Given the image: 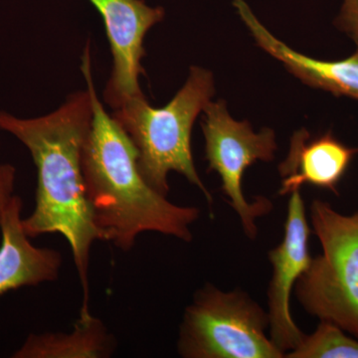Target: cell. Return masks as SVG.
I'll return each mask as SVG.
<instances>
[{"label": "cell", "mask_w": 358, "mask_h": 358, "mask_svg": "<svg viewBox=\"0 0 358 358\" xmlns=\"http://www.w3.org/2000/svg\"><path fill=\"white\" fill-rule=\"evenodd\" d=\"M93 117L88 89L76 92L58 110L33 119L0 112V129L13 134L29 150L37 169L35 208L23 219L30 238L58 233L67 240L89 306L91 247L103 240L94 222L86 192L82 150Z\"/></svg>", "instance_id": "obj_1"}, {"label": "cell", "mask_w": 358, "mask_h": 358, "mask_svg": "<svg viewBox=\"0 0 358 358\" xmlns=\"http://www.w3.org/2000/svg\"><path fill=\"white\" fill-rule=\"evenodd\" d=\"M93 107L91 128L82 150L85 192L103 241L129 252L148 231L190 242L196 207L179 206L148 185L138 169V152L129 134L110 117L96 95L90 42L82 56Z\"/></svg>", "instance_id": "obj_2"}, {"label": "cell", "mask_w": 358, "mask_h": 358, "mask_svg": "<svg viewBox=\"0 0 358 358\" xmlns=\"http://www.w3.org/2000/svg\"><path fill=\"white\" fill-rule=\"evenodd\" d=\"M214 93L212 73L192 66L185 86L164 107L152 108L141 95L115 110L113 117L138 150L141 176L160 194H169L167 176L176 171L199 188L210 206L213 204L210 192L195 169L192 134L195 120Z\"/></svg>", "instance_id": "obj_3"}, {"label": "cell", "mask_w": 358, "mask_h": 358, "mask_svg": "<svg viewBox=\"0 0 358 358\" xmlns=\"http://www.w3.org/2000/svg\"><path fill=\"white\" fill-rule=\"evenodd\" d=\"M310 222L322 247L296 284L306 312L358 339V212L343 215L313 200Z\"/></svg>", "instance_id": "obj_4"}, {"label": "cell", "mask_w": 358, "mask_h": 358, "mask_svg": "<svg viewBox=\"0 0 358 358\" xmlns=\"http://www.w3.org/2000/svg\"><path fill=\"white\" fill-rule=\"evenodd\" d=\"M266 313L249 294L204 285L186 308L178 350L185 358H282L266 334Z\"/></svg>", "instance_id": "obj_5"}, {"label": "cell", "mask_w": 358, "mask_h": 358, "mask_svg": "<svg viewBox=\"0 0 358 358\" xmlns=\"http://www.w3.org/2000/svg\"><path fill=\"white\" fill-rule=\"evenodd\" d=\"M203 113L201 126L208 171L219 174L222 192L239 216L245 234L255 239L258 234L256 221L270 213L273 204L263 196L249 202L242 190V180L246 169L258 160L268 162L274 159L277 150L274 131L264 129L255 133L249 122H238L231 117L225 101H210Z\"/></svg>", "instance_id": "obj_6"}, {"label": "cell", "mask_w": 358, "mask_h": 358, "mask_svg": "<svg viewBox=\"0 0 358 358\" xmlns=\"http://www.w3.org/2000/svg\"><path fill=\"white\" fill-rule=\"evenodd\" d=\"M310 233L305 202L300 190H296L289 197L282 241L268 252V260L273 266L268 289L271 341L285 355L300 345L306 336L292 317L289 299L312 261L308 251Z\"/></svg>", "instance_id": "obj_7"}, {"label": "cell", "mask_w": 358, "mask_h": 358, "mask_svg": "<svg viewBox=\"0 0 358 358\" xmlns=\"http://www.w3.org/2000/svg\"><path fill=\"white\" fill-rule=\"evenodd\" d=\"M102 15L114 58V67L103 99L114 110L143 95L138 77L143 73V40L150 28L164 17L162 7L143 0H89Z\"/></svg>", "instance_id": "obj_8"}, {"label": "cell", "mask_w": 358, "mask_h": 358, "mask_svg": "<svg viewBox=\"0 0 358 358\" xmlns=\"http://www.w3.org/2000/svg\"><path fill=\"white\" fill-rule=\"evenodd\" d=\"M357 155L358 148L341 143L331 131L317 136L306 129L294 131L288 157L279 166V194H291L310 185L338 195L339 182Z\"/></svg>", "instance_id": "obj_9"}, {"label": "cell", "mask_w": 358, "mask_h": 358, "mask_svg": "<svg viewBox=\"0 0 358 358\" xmlns=\"http://www.w3.org/2000/svg\"><path fill=\"white\" fill-rule=\"evenodd\" d=\"M233 4L257 44L282 62L291 74L313 88L358 101L357 51L343 60L326 61L308 57L275 38L254 15L244 0H233Z\"/></svg>", "instance_id": "obj_10"}, {"label": "cell", "mask_w": 358, "mask_h": 358, "mask_svg": "<svg viewBox=\"0 0 358 358\" xmlns=\"http://www.w3.org/2000/svg\"><path fill=\"white\" fill-rule=\"evenodd\" d=\"M22 200L13 195L0 216V296L21 287L55 281L62 256L53 249L37 248L23 227Z\"/></svg>", "instance_id": "obj_11"}, {"label": "cell", "mask_w": 358, "mask_h": 358, "mask_svg": "<svg viewBox=\"0 0 358 358\" xmlns=\"http://www.w3.org/2000/svg\"><path fill=\"white\" fill-rule=\"evenodd\" d=\"M115 348L117 341L102 320L82 306L72 333L31 334L13 357L108 358Z\"/></svg>", "instance_id": "obj_12"}, {"label": "cell", "mask_w": 358, "mask_h": 358, "mask_svg": "<svg viewBox=\"0 0 358 358\" xmlns=\"http://www.w3.org/2000/svg\"><path fill=\"white\" fill-rule=\"evenodd\" d=\"M285 357L358 358V339L350 338L334 322L320 320L317 329L305 336L300 345Z\"/></svg>", "instance_id": "obj_13"}, {"label": "cell", "mask_w": 358, "mask_h": 358, "mask_svg": "<svg viewBox=\"0 0 358 358\" xmlns=\"http://www.w3.org/2000/svg\"><path fill=\"white\" fill-rule=\"evenodd\" d=\"M334 24L353 40L358 52V0H343L341 13Z\"/></svg>", "instance_id": "obj_14"}, {"label": "cell", "mask_w": 358, "mask_h": 358, "mask_svg": "<svg viewBox=\"0 0 358 358\" xmlns=\"http://www.w3.org/2000/svg\"><path fill=\"white\" fill-rule=\"evenodd\" d=\"M15 169L11 164H0V216L13 197Z\"/></svg>", "instance_id": "obj_15"}]
</instances>
